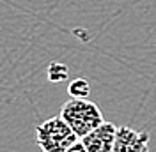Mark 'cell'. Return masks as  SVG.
Here are the masks:
<instances>
[{
  "label": "cell",
  "mask_w": 156,
  "mask_h": 152,
  "mask_svg": "<svg viewBox=\"0 0 156 152\" xmlns=\"http://www.w3.org/2000/svg\"><path fill=\"white\" fill-rule=\"evenodd\" d=\"M60 117L71 126V129L80 138L105 122L103 113L98 108V105L89 101L87 97H71L68 103L62 105Z\"/></svg>",
  "instance_id": "cell-1"
},
{
  "label": "cell",
  "mask_w": 156,
  "mask_h": 152,
  "mask_svg": "<svg viewBox=\"0 0 156 152\" xmlns=\"http://www.w3.org/2000/svg\"><path fill=\"white\" fill-rule=\"evenodd\" d=\"M78 138L80 136L60 115L46 119L36 127V140L41 152H66Z\"/></svg>",
  "instance_id": "cell-2"
},
{
  "label": "cell",
  "mask_w": 156,
  "mask_h": 152,
  "mask_svg": "<svg viewBox=\"0 0 156 152\" xmlns=\"http://www.w3.org/2000/svg\"><path fill=\"white\" fill-rule=\"evenodd\" d=\"M117 134V126L112 122H103L92 129L89 134L82 136V143L87 152H112Z\"/></svg>",
  "instance_id": "cell-3"
},
{
  "label": "cell",
  "mask_w": 156,
  "mask_h": 152,
  "mask_svg": "<svg viewBox=\"0 0 156 152\" xmlns=\"http://www.w3.org/2000/svg\"><path fill=\"white\" fill-rule=\"evenodd\" d=\"M112 152H149V134L121 126L117 127Z\"/></svg>",
  "instance_id": "cell-4"
},
{
  "label": "cell",
  "mask_w": 156,
  "mask_h": 152,
  "mask_svg": "<svg viewBox=\"0 0 156 152\" xmlns=\"http://www.w3.org/2000/svg\"><path fill=\"white\" fill-rule=\"evenodd\" d=\"M68 92L71 97H87L90 94V85L85 78H76L68 85Z\"/></svg>",
  "instance_id": "cell-5"
},
{
  "label": "cell",
  "mask_w": 156,
  "mask_h": 152,
  "mask_svg": "<svg viewBox=\"0 0 156 152\" xmlns=\"http://www.w3.org/2000/svg\"><path fill=\"white\" fill-rule=\"evenodd\" d=\"M48 76L51 81H62L68 78V67L64 64H51L48 69Z\"/></svg>",
  "instance_id": "cell-6"
},
{
  "label": "cell",
  "mask_w": 156,
  "mask_h": 152,
  "mask_svg": "<svg viewBox=\"0 0 156 152\" xmlns=\"http://www.w3.org/2000/svg\"><path fill=\"white\" fill-rule=\"evenodd\" d=\"M66 152H87V149H85V145H83L82 140H80V142H76L75 145H71Z\"/></svg>",
  "instance_id": "cell-7"
}]
</instances>
